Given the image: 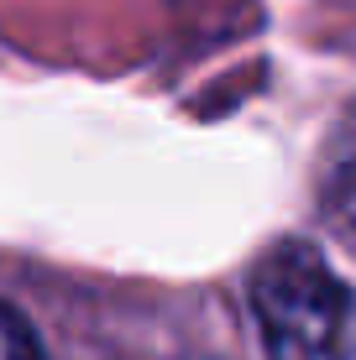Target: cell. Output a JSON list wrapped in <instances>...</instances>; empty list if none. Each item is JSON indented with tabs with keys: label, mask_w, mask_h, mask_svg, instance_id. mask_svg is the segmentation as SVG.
Masks as SVG:
<instances>
[{
	"label": "cell",
	"mask_w": 356,
	"mask_h": 360,
	"mask_svg": "<svg viewBox=\"0 0 356 360\" xmlns=\"http://www.w3.org/2000/svg\"><path fill=\"white\" fill-rule=\"evenodd\" d=\"M257 324L267 360H346V288L325 256L304 240H283L252 277Z\"/></svg>",
	"instance_id": "6da1fadb"
},
{
	"label": "cell",
	"mask_w": 356,
	"mask_h": 360,
	"mask_svg": "<svg viewBox=\"0 0 356 360\" xmlns=\"http://www.w3.org/2000/svg\"><path fill=\"white\" fill-rule=\"evenodd\" d=\"M325 209L346 230H356V110L340 120L330 157H325Z\"/></svg>",
	"instance_id": "7a4b0ae2"
},
{
	"label": "cell",
	"mask_w": 356,
	"mask_h": 360,
	"mask_svg": "<svg viewBox=\"0 0 356 360\" xmlns=\"http://www.w3.org/2000/svg\"><path fill=\"white\" fill-rule=\"evenodd\" d=\"M0 360H47L42 345H37V334H32V324L11 303H0Z\"/></svg>",
	"instance_id": "3957f363"
}]
</instances>
